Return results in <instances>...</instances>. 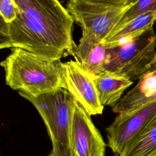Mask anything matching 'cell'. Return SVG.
I'll return each mask as SVG.
<instances>
[{
    "instance_id": "6da1fadb",
    "label": "cell",
    "mask_w": 156,
    "mask_h": 156,
    "mask_svg": "<svg viewBox=\"0 0 156 156\" xmlns=\"http://www.w3.org/2000/svg\"><path fill=\"white\" fill-rule=\"evenodd\" d=\"M16 18L1 19L0 48H20L49 59L73 55L74 20L58 0H13Z\"/></svg>"
},
{
    "instance_id": "7a4b0ae2",
    "label": "cell",
    "mask_w": 156,
    "mask_h": 156,
    "mask_svg": "<svg viewBox=\"0 0 156 156\" xmlns=\"http://www.w3.org/2000/svg\"><path fill=\"white\" fill-rule=\"evenodd\" d=\"M1 65L5 83L19 93L35 96L60 87L66 88L65 64L60 59H49L13 48Z\"/></svg>"
},
{
    "instance_id": "3957f363",
    "label": "cell",
    "mask_w": 156,
    "mask_h": 156,
    "mask_svg": "<svg viewBox=\"0 0 156 156\" xmlns=\"http://www.w3.org/2000/svg\"><path fill=\"white\" fill-rule=\"evenodd\" d=\"M30 102L40 115L50 137L54 156H73L71 132L77 100L63 87L30 96L19 93Z\"/></svg>"
},
{
    "instance_id": "277c9868",
    "label": "cell",
    "mask_w": 156,
    "mask_h": 156,
    "mask_svg": "<svg viewBox=\"0 0 156 156\" xmlns=\"http://www.w3.org/2000/svg\"><path fill=\"white\" fill-rule=\"evenodd\" d=\"M156 34L154 26L127 42L107 48L104 72L126 77L132 81L149 70L156 57Z\"/></svg>"
},
{
    "instance_id": "5b68a950",
    "label": "cell",
    "mask_w": 156,
    "mask_h": 156,
    "mask_svg": "<svg viewBox=\"0 0 156 156\" xmlns=\"http://www.w3.org/2000/svg\"><path fill=\"white\" fill-rule=\"evenodd\" d=\"M156 115V101L117 115L106 129L108 145L118 156L138 137Z\"/></svg>"
},
{
    "instance_id": "8992f818",
    "label": "cell",
    "mask_w": 156,
    "mask_h": 156,
    "mask_svg": "<svg viewBox=\"0 0 156 156\" xmlns=\"http://www.w3.org/2000/svg\"><path fill=\"white\" fill-rule=\"evenodd\" d=\"M132 4L127 6H104L80 4L69 1L66 9L74 21L80 26L82 32L103 41Z\"/></svg>"
},
{
    "instance_id": "52a82bcc",
    "label": "cell",
    "mask_w": 156,
    "mask_h": 156,
    "mask_svg": "<svg viewBox=\"0 0 156 156\" xmlns=\"http://www.w3.org/2000/svg\"><path fill=\"white\" fill-rule=\"evenodd\" d=\"M90 116L77 101L71 132L73 156H105L106 144Z\"/></svg>"
},
{
    "instance_id": "ba28073f",
    "label": "cell",
    "mask_w": 156,
    "mask_h": 156,
    "mask_svg": "<svg viewBox=\"0 0 156 156\" xmlns=\"http://www.w3.org/2000/svg\"><path fill=\"white\" fill-rule=\"evenodd\" d=\"M65 64L66 89L90 115L102 114L104 107L99 102L94 76L84 70L76 61L70 60Z\"/></svg>"
},
{
    "instance_id": "9c48e42d",
    "label": "cell",
    "mask_w": 156,
    "mask_h": 156,
    "mask_svg": "<svg viewBox=\"0 0 156 156\" xmlns=\"http://www.w3.org/2000/svg\"><path fill=\"white\" fill-rule=\"evenodd\" d=\"M107 46L94 36L82 32L79 43L74 49L76 61L87 72L96 76L104 72Z\"/></svg>"
},
{
    "instance_id": "30bf717a",
    "label": "cell",
    "mask_w": 156,
    "mask_h": 156,
    "mask_svg": "<svg viewBox=\"0 0 156 156\" xmlns=\"http://www.w3.org/2000/svg\"><path fill=\"white\" fill-rule=\"evenodd\" d=\"M94 82L101 104L113 107L133 81L112 73L102 72L94 76Z\"/></svg>"
},
{
    "instance_id": "8fae6325",
    "label": "cell",
    "mask_w": 156,
    "mask_h": 156,
    "mask_svg": "<svg viewBox=\"0 0 156 156\" xmlns=\"http://www.w3.org/2000/svg\"><path fill=\"white\" fill-rule=\"evenodd\" d=\"M156 23V12L143 13L127 23L113 29L102 41L107 48L115 46L123 41L131 40Z\"/></svg>"
},
{
    "instance_id": "7c38bea8",
    "label": "cell",
    "mask_w": 156,
    "mask_h": 156,
    "mask_svg": "<svg viewBox=\"0 0 156 156\" xmlns=\"http://www.w3.org/2000/svg\"><path fill=\"white\" fill-rule=\"evenodd\" d=\"M156 154V115L119 156H151Z\"/></svg>"
},
{
    "instance_id": "4fadbf2b",
    "label": "cell",
    "mask_w": 156,
    "mask_h": 156,
    "mask_svg": "<svg viewBox=\"0 0 156 156\" xmlns=\"http://www.w3.org/2000/svg\"><path fill=\"white\" fill-rule=\"evenodd\" d=\"M147 12H156V0H136L123 14L114 29L127 23L140 15Z\"/></svg>"
},
{
    "instance_id": "5bb4252c",
    "label": "cell",
    "mask_w": 156,
    "mask_h": 156,
    "mask_svg": "<svg viewBox=\"0 0 156 156\" xmlns=\"http://www.w3.org/2000/svg\"><path fill=\"white\" fill-rule=\"evenodd\" d=\"M1 19L5 23L12 22L16 17V5L13 0H0Z\"/></svg>"
},
{
    "instance_id": "9a60e30c",
    "label": "cell",
    "mask_w": 156,
    "mask_h": 156,
    "mask_svg": "<svg viewBox=\"0 0 156 156\" xmlns=\"http://www.w3.org/2000/svg\"><path fill=\"white\" fill-rule=\"evenodd\" d=\"M73 2L94 5L104 6H127L132 4L136 0H69Z\"/></svg>"
},
{
    "instance_id": "2e32d148",
    "label": "cell",
    "mask_w": 156,
    "mask_h": 156,
    "mask_svg": "<svg viewBox=\"0 0 156 156\" xmlns=\"http://www.w3.org/2000/svg\"><path fill=\"white\" fill-rule=\"evenodd\" d=\"M149 71H156V57L151 63Z\"/></svg>"
},
{
    "instance_id": "e0dca14e",
    "label": "cell",
    "mask_w": 156,
    "mask_h": 156,
    "mask_svg": "<svg viewBox=\"0 0 156 156\" xmlns=\"http://www.w3.org/2000/svg\"><path fill=\"white\" fill-rule=\"evenodd\" d=\"M48 156H54V155H53V154H52V152H51Z\"/></svg>"
},
{
    "instance_id": "ac0fdd59",
    "label": "cell",
    "mask_w": 156,
    "mask_h": 156,
    "mask_svg": "<svg viewBox=\"0 0 156 156\" xmlns=\"http://www.w3.org/2000/svg\"><path fill=\"white\" fill-rule=\"evenodd\" d=\"M151 156H156V154H154V155H151Z\"/></svg>"
}]
</instances>
